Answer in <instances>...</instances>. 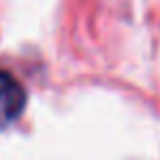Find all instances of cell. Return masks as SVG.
Masks as SVG:
<instances>
[{
	"mask_svg": "<svg viewBox=\"0 0 160 160\" xmlns=\"http://www.w3.org/2000/svg\"><path fill=\"white\" fill-rule=\"evenodd\" d=\"M26 91L9 72H0V130L11 126L24 110Z\"/></svg>",
	"mask_w": 160,
	"mask_h": 160,
	"instance_id": "obj_1",
	"label": "cell"
}]
</instances>
